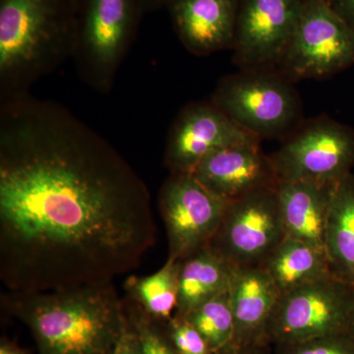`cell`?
I'll list each match as a JSON object with an SVG mask.
<instances>
[{"label":"cell","instance_id":"1","mask_svg":"<svg viewBox=\"0 0 354 354\" xmlns=\"http://www.w3.org/2000/svg\"><path fill=\"white\" fill-rule=\"evenodd\" d=\"M148 186L58 102L0 97V279L12 292L113 283L156 243Z\"/></svg>","mask_w":354,"mask_h":354},{"label":"cell","instance_id":"2","mask_svg":"<svg viewBox=\"0 0 354 354\" xmlns=\"http://www.w3.org/2000/svg\"><path fill=\"white\" fill-rule=\"evenodd\" d=\"M1 301L29 327L39 354H113L127 322L113 283L44 292H12Z\"/></svg>","mask_w":354,"mask_h":354},{"label":"cell","instance_id":"3","mask_svg":"<svg viewBox=\"0 0 354 354\" xmlns=\"http://www.w3.org/2000/svg\"><path fill=\"white\" fill-rule=\"evenodd\" d=\"M80 0H0V97L30 93L73 57Z\"/></svg>","mask_w":354,"mask_h":354},{"label":"cell","instance_id":"4","mask_svg":"<svg viewBox=\"0 0 354 354\" xmlns=\"http://www.w3.org/2000/svg\"><path fill=\"white\" fill-rule=\"evenodd\" d=\"M145 11L144 0H80L72 60L95 92L109 94L113 88Z\"/></svg>","mask_w":354,"mask_h":354},{"label":"cell","instance_id":"5","mask_svg":"<svg viewBox=\"0 0 354 354\" xmlns=\"http://www.w3.org/2000/svg\"><path fill=\"white\" fill-rule=\"evenodd\" d=\"M211 102L259 140L285 134L301 116V102L290 79L272 69H243L225 77Z\"/></svg>","mask_w":354,"mask_h":354},{"label":"cell","instance_id":"6","mask_svg":"<svg viewBox=\"0 0 354 354\" xmlns=\"http://www.w3.org/2000/svg\"><path fill=\"white\" fill-rule=\"evenodd\" d=\"M354 305V288L335 276L279 297L266 330V341L299 344L346 332Z\"/></svg>","mask_w":354,"mask_h":354},{"label":"cell","instance_id":"7","mask_svg":"<svg viewBox=\"0 0 354 354\" xmlns=\"http://www.w3.org/2000/svg\"><path fill=\"white\" fill-rule=\"evenodd\" d=\"M354 65V32L329 0H304L292 39L279 64L290 80L321 79Z\"/></svg>","mask_w":354,"mask_h":354},{"label":"cell","instance_id":"8","mask_svg":"<svg viewBox=\"0 0 354 354\" xmlns=\"http://www.w3.org/2000/svg\"><path fill=\"white\" fill-rule=\"evenodd\" d=\"M279 181L335 185L351 174L354 131L329 118L307 121L272 156Z\"/></svg>","mask_w":354,"mask_h":354},{"label":"cell","instance_id":"9","mask_svg":"<svg viewBox=\"0 0 354 354\" xmlns=\"http://www.w3.org/2000/svg\"><path fill=\"white\" fill-rule=\"evenodd\" d=\"M285 237L278 186H274L228 202L209 245L234 267H258Z\"/></svg>","mask_w":354,"mask_h":354},{"label":"cell","instance_id":"10","mask_svg":"<svg viewBox=\"0 0 354 354\" xmlns=\"http://www.w3.org/2000/svg\"><path fill=\"white\" fill-rule=\"evenodd\" d=\"M228 202L207 189L192 174H171L158 194L169 257L183 261L209 245Z\"/></svg>","mask_w":354,"mask_h":354},{"label":"cell","instance_id":"11","mask_svg":"<svg viewBox=\"0 0 354 354\" xmlns=\"http://www.w3.org/2000/svg\"><path fill=\"white\" fill-rule=\"evenodd\" d=\"M304 0H241L232 48L243 69H272L290 46Z\"/></svg>","mask_w":354,"mask_h":354},{"label":"cell","instance_id":"12","mask_svg":"<svg viewBox=\"0 0 354 354\" xmlns=\"http://www.w3.org/2000/svg\"><path fill=\"white\" fill-rule=\"evenodd\" d=\"M261 141L249 134L212 102H193L172 123L164 164L171 174H193L204 158L225 147Z\"/></svg>","mask_w":354,"mask_h":354},{"label":"cell","instance_id":"13","mask_svg":"<svg viewBox=\"0 0 354 354\" xmlns=\"http://www.w3.org/2000/svg\"><path fill=\"white\" fill-rule=\"evenodd\" d=\"M192 174L207 189L227 202L279 183L272 158L261 150L260 141L220 149L204 158Z\"/></svg>","mask_w":354,"mask_h":354},{"label":"cell","instance_id":"14","mask_svg":"<svg viewBox=\"0 0 354 354\" xmlns=\"http://www.w3.org/2000/svg\"><path fill=\"white\" fill-rule=\"evenodd\" d=\"M241 0H172L167 6L183 46L195 55L232 48Z\"/></svg>","mask_w":354,"mask_h":354},{"label":"cell","instance_id":"15","mask_svg":"<svg viewBox=\"0 0 354 354\" xmlns=\"http://www.w3.org/2000/svg\"><path fill=\"white\" fill-rule=\"evenodd\" d=\"M236 344L266 341V330L281 293L259 267L236 268L230 288Z\"/></svg>","mask_w":354,"mask_h":354},{"label":"cell","instance_id":"16","mask_svg":"<svg viewBox=\"0 0 354 354\" xmlns=\"http://www.w3.org/2000/svg\"><path fill=\"white\" fill-rule=\"evenodd\" d=\"M335 185L279 181V208L286 237L306 242L326 252V227Z\"/></svg>","mask_w":354,"mask_h":354},{"label":"cell","instance_id":"17","mask_svg":"<svg viewBox=\"0 0 354 354\" xmlns=\"http://www.w3.org/2000/svg\"><path fill=\"white\" fill-rule=\"evenodd\" d=\"M235 269L209 245L180 261L176 314L185 316L207 300L230 290Z\"/></svg>","mask_w":354,"mask_h":354},{"label":"cell","instance_id":"18","mask_svg":"<svg viewBox=\"0 0 354 354\" xmlns=\"http://www.w3.org/2000/svg\"><path fill=\"white\" fill-rule=\"evenodd\" d=\"M259 267L281 295L335 276L325 251L286 236Z\"/></svg>","mask_w":354,"mask_h":354},{"label":"cell","instance_id":"19","mask_svg":"<svg viewBox=\"0 0 354 354\" xmlns=\"http://www.w3.org/2000/svg\"><path fill=\"white\" fill-rule=\"evenodd\" d=\"M333 274L354 288V176L335 185L325 234Z\"/></svg>","mask_w":354,"mask_h":354},{"label":"cell","instance_id":"20","mask_svg":"<svg viewBox=\"0 0 354 354\" xmlns=\"http://www.w3.org/2000/svg\"><path fill=\"white\" fill-rule=\"evenodd\" d=\"M179 272L180 261L167 258L150 276L130 277L124 285L128 299L153 319L167 322L176 314L178 304Z\"/></svg>","mask_w":354,"mask_h":354},{"label":"cell","instance_id":"21","mask_svg":"<svg viewBox=\"0 0 354 354\" xmlns=\"http://www.w3.org/2000/svg\"><path fill=\"white\" fill-rule=\"evenodd\" d=\"M184 317L203 335L213 353L234 344L235 325L230 290L207 300Z\"/></svg>","mask_w":354,"mask_h":354},{"label":"cell","instance_id":"22","mask_svg":"<svg viewBox=\"0 0 354 354\" xmlns=\"http://www.w3.org/2000/svg\"><path fill=\"white\" fill-rule=\"evenodd\" d=\"M128 319L138 335L143 354H178L172 346L167 326L148 315L141 307L130 299L124 300Z\"/></svg>","mask_w":354,"mask_h":354},{"label":"cell","instance_id":"23","mask_svg":"<svg viewBox=\"0 0 354 354\" xmlns=\"http://www.w3.org/2000/svg\"><path fill=\"white\" fill-rule=\"evenodd\" d=\"M165 326L177 353L214 354L203 335L185 317L174 314Z\"/></svg>","mask_w":354,"mask_h":354},{"label":"cell","instance_id":"24","mask_svg":"<svg viewBox=\"0 0 354 354\" xmlns=\"http://www.w3.org/2000/svg\"><path fill=\"white\" fill-rule=\"evenodd\" d=\"M279 346L283 354H354V341L346 333Z\"/></svg>","mask_w":354,"mask_h":354},{"label":"cell","instance_id":"25","mask_svg":"<svg viewBox=\"0 0 354 354\" xmlns=\"http://www.w3.org/2000/svg\"><path fill=\"white\" fill-rule=\"evenodd\" d=\"M113 354H143L142 353L138 335H137L136 330H135L128 317L124 329H123L120 341L116 344Z\"/></svg>","mask_w":354,"mask_h":354},{"label":"cell","instance_id":"26","mask_svg":"<svg viewBox=\"0 0 354 354\" xmlns=\"http://www.w3.org/2000/svg\"><path fill=\"white\" fill-rule=\"evenodd\" d=\"M265 342H250V344H234L214 354H266Z\"/></svg>","mask_w":354,"mask_h":354},{"label":"cell","instance_id":"27","mask_svg":"<svg viewBox=\"0 0 354 354\" xmlns=\"http://www.w3.org/2000/svg\"><path fill=\"white\" fill-rule=\"evenodd\" d=\"M329 2L354 32V0H329Z\"/></svg>","mask_w":354,"mask_h":354},{"label":"cell","instance_id":"28","mask_svg":"<svg viewBox=\"0 0 354 354\" xmlns=\"http://www.w3.org/2000/svg\"><path fill=\"white\" fill-rule=\"evenodd\" d=\"M0 354H27V353L15 342L2 337L0 341Z\"/></svg>","mask_w":354,"mask_h":354},{"label":"cell","instance_id":"29","mask_svg":"<svg viewBox=\"0 0 354 354\" xmlns=\"http://www.w3.org/2000/svg\"><path fill=\"white\" fill-rule=\"evenodd\" d=\"M172 0H144L145 3L146 10H157L162 7H167Z\"/></svg>","mask_w":354,"mask_h":354},{"label":"cell","instance_id":"30","mask_svg":"<svg viewBox=\"0 0 354 354\" xmlns=\"http://www.w3.org/2000/svg\"><path fill=\"white\" fill-rule=\"evenodd\" d=\"M344 333L354 341V305L353 310H351V315H349L348 325H346V332Z\"/></svg>","mask_w":354,"mask_h":354}]
</instances>
